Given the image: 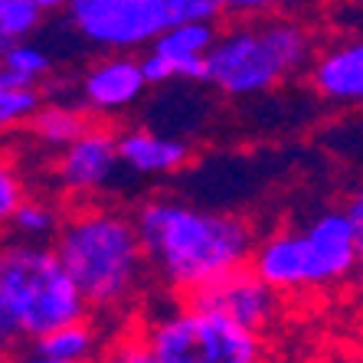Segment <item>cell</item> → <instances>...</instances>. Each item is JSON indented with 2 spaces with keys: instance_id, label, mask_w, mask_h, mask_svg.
<instances>
[{
  "instance_id": "obj_1",
  "label": "cell",
  "mask_w": 363,
  "mask_h": 363,
  "mask_svg": "<svg viewBox=\"0 0 363 363\" xmlns=\"http://www.w3.org/2000/svg\"><path fill=\"white\" fill-rule=\"evenodd\" d=\"M135 223L154 281L174 298H190L210 281L245 269L259 242L245 216L184 196H147L135 206Z\"/></svg>"
},
{
  "instance_id": "obj_2",
  "label": "cell",
  "mask_w": 363,
  "mask_h": 363,
  "mask_svg": "<svg viewBox=\"0 0 363 363\" xmlns=\"http://www.w3.org/2000/svg\"><path fill=\"white\" fill-rule=\"evenodd\" d=\"M52 245L92 311H125L154 279L135 213L101 200L76 203Z\"/></svg>"
},
{
  "instance_id": "obj_3",
  "label": "cell",
  "mask_w": 363,
  "mask_h": 363,
  "mask_svg": "<svg viewBox=\"0 0 363 363\" xmlns=\"http://www.w3.org/2000/svg\"><path fill=\"white\" fill-rule=\"evenodd\" d=\"M318 56V36L304 20L288 13L233 20L206 52L203 85L223 99H255L308 76Z\"/></svg>"
},
{
  "instance_id": "obj_4",
  "label": "cell",
  "mask_w": 363,
  "mask_h": 363,
  "mask_svg": "<svg viewBox=\"0 0 363 363\" xmlns=\"http://www.w3.org/2000/svg\"><path fill=\"white\" fill-rule=\"evenodd\" d=\"M249 265L281 295H308L360 275L363 255L347 210L328 206L311 220L265 233Z\"/></svg>"
},
{
  "instance_id": "obj_5",
  "label": "cell",
  "mask_w": 363,
  "mask_h": 363,
  "mask_svg": "<svg viewBox=\"0 0 363 363\" xmlns=\"http://www.w3.org/2000/svg\"><path fill=\"white\" fill-rule=\"evenodd\" d=\"M0 295L20 318L30 344L62 324L92 314L52 242L20 239L0 245Z\"/></svg>"
},
{
  "instance_id": "obj_6",
  "label": "cell",
  "mask_w": 363,
  "mask_h": 363,
  "mask_svg": "<svg viewBox=\"0 0 363 363\" xmlns=\"http://www.w3.org/2000/svg\"><path fill=\"white\" fill-rule=\"evenodd\" d=\"M141 337L167 363H265V334L236 324L226 314L190 298L154 308L135 324Z\"/></svg>"
},
{
  "instance_id": "obj_7",
  "label": "cell",
  "mask_w": 363,
  "mask_h": 363,
  "mask_svg": "<svg viewBox=\"0 0 363 363\" xmlns=\"http://www.w3.org/2000/svg\"><path fill=\"white\" fill-rule=\"evenodd\" d=\"M213 0H72V33L99 52H144L157 36L190 20H216Z\"/></svg>"
},
{
  "instance_id": "obj_8",
  "label": "cell",
  "mask_w": 363,
  "mask_h": 363,
  "mask_svg": "<svg viewBox=\"0 0 363 363\" xmlns=\"http://www.w3.org/2000/svg\"><path fill=\"white\" fill-rule=\"evenodd\" d=\"M121 170L125 167H121L118 157V128L95 121L85 135H79L62 151H56L52 180H56V190L66 200L85 203V200H99L115 184Z\"/></svg>"
},
{
  "instance_id": "obj_9",
  "label": "cell",
  "mask_w": 363,
  "mask_h": 363,
  "mask_svg": "<svg viewBox=\"0 0 363 363\" xmlns=\"http://www.w3.org/2000/svg\"><path fill=\"white\" fill-rule=\"evenodd\" d=\"M79 105L95 121H108L128 115L144 92L151 89V79L144 72L141 56L135 52H105L82 69L79 76Z\"/></svg>"
},
{
  "instance_id": "obj_10",
  "label": "cell",
  "mask_w": 363,
  "mask_h": 363,
  "mask_svg": "<svg viewBox=\"0 0 363 363\" xmlns=\"http://www.w3.org/2000/svg\"><path fill=\"white\" fill-rule=\"evenodd\" d=\"M190 301L226 314L236 324H242L249 330H259V334H269L279 324L281 311H285V295L275 291L262 275H255L252 265L210 281L196 295H190Z\"/></svg>"
},
{
  "instance_id": "obj_11",
  "label": "cell",
  "mask_w": 363,
  "mask_h": 363,
  "mask_svg": "<svg viewBox=\"0 0 363 363\" xmlns=\"http://www.w3.org/2000/svg\"><path fill=\"white\" fill-rule=\"evenodd\" d=\"M216 33H220L216 20H190V23H180L164 36H157L141 56L151 85L203 82L206 52L213 50Z\"/></svg>"
},
{
  "instance_id": "obj_12",
  "label": "cell",
  "mask_w": 363,
  "mask_h": 363,
  "mask_svg": "<svg viewBox=\"0 0 363 363\" xmlns=\"http://www.w3.org/2000/svg\"><path fill=\"white\" fill-rule=\"evenodd\" d=\"M308 82L314 95L330 105H363V36L337 40L318 50L308 69Z\"/></svg>"
},
{
  "instance_id": "obj_13",
  "label": "cell",
  "mask_w": 363,
  "mask_h": 363,
  "mask_svg": "<svg viewBox=\"0 0 363 363\" xmlns=\"http://www.w3.org/2000/svg\"><path fill=\"white\" fill-rule=\"evenodd\" d=\"M118 157L121 167L135 177H170L190 164L194 151L180 138H170L144 125H131L118 128Z\"/></svg>"
},
{
  "instance_id": "obj_14",
  "label": "cell",
  "mask_w": 363,
  "mask_h": 363,
  "mask_svg": "<svg viewBox=\"0 0 363 363\" xmlns=\"http://www.w3.org/2000/svg\"><path fill=\"white\" fill-rule=\"evenodd\" d=\"M105 344H108L105 330L95 324L92 314H85L79 321H69L62 328L36 337L30 347L62 363H95L101 357V350H105Z\"/></svg>"
},
{
  "instance_id": "obj_15",
  "label": "cell",
  "mask_w": 363,
  "mask_h": 363,
  "mask_svg": "<svg viewBox=\"0 0 363 363\" xmlns=\"http://www.w3.org/2000/svg\"><path fill=\"white\" fill-rule=\"evenodd\" d=\"M95 125V118L82 105H66V101H50L33 111V118L26 121V131L40 147L50 151H62L66 144H72L79 135H85Z\"/></svg>"
},
{
  "instance_id": "obj_16",
  "label": "cell",
  "mask_w": 363,
  "mask_h": 363,
  "mask_svg": "<svg viewBox=\"0 0 363 363\" xmlns=\"http://www.w3.org/2000/svg\"><path fill=\"white\" fill-rule=\"evenodd\" d=\"M52 56L46 46L33 40L13 43L7 50H0V85L10 89H36L43 79L50 76Z\"/></svg>"
},
{
  "instance_id": "obj_17",
  "label": "cell",
  "mask_w": 363,
  "mask_h": 363,
  "mask_svg": "<svg viewBox=\"0 0 363 363\" xmlns=\"http://www.w3.org/2000/svg\"><path fill=\"white\" fill-rule=\"evenodd\" d=\"M62 220H66V213H62V206L56 200L26 196V200L20 203V210L13 213L10 229H13L20 239H26V242H52V239L60 236Z\"/></svg>"
},
{
  "instance_id": "obj_18",
  "label": "cell",
  "mask_w": 363,
  "mask_h": 363,
  "mask_svg": "<svg viewBox=\"0 0 363 363\" xmlns=\"http://www.w3.org/2000/svg\"><path fill=\"white\" fill-rule=\"evenodd\" d=\"M43 17H46V10L30 0H0V50L33 40L36 30L43 26Z\"/></svg>"
},
{
  "instance_id": "obj_19",
  "label": "cell",
  "mask_w": 363,
  "mask_h": 363,
  "mask_svg": "<svg viewBox=\"0 0 363 363\" xmlns=\"http://www.w3.org/2000/svg\"><path fill=\"white\" fill-rule=\"evenodd\" d=\"M95 363H167V360L141 337V330L131 328L121 330L118 337H111Z\"/></svg>"
},
{
  "instance_id": "obj_20",
  "label": "cell",
  "mask_w": 363,
  "mask_h": 363,
  "mask_svg": "<svg viewBox=\"0 0 363 363\" xmlns=\"http://www.w3.org/2000/svg\"><path fill=\"white\" fill-rule=\"evenodd\" d=\"M40 105H43V95L36 92V89H10V85H0V131H4V128L26 125Z\"/></svg>"
},
{
  "instance_id": "obj_21",
  "label": "cell",
  "mask_w": 363,
  "mask_h": 363,
  "mask_svg": "<svg viewBox=\"0 0 363 363\" xmlns=\"http://www.w3.org/2000/svg\"><path fill=\"white\" fill-rule=\"evenodd\" d=\"M220 17L233 20H249V17H269V13H285V10L298 7L301 0H213Z\"/></svg>"
},
{
  "instance_id": "obj_22",
  "label": "cell",
  "mask_w": 363,
  "mask_h": 363,
  "mask_svg": "<svg viewBox=\"0 0 363 363\" xmlns=\"http://www.w3.org/2000/svg\"><path fill=\"white\" fill-rule=\"evenodd\" d=\"M26 184L20 177V170L13 164L0 161V226H10L13 213L20 210V203L26 200Z\"/></svg>"
},
{
  "instance_id": "obj_23",
  "label": "cell",
  "mask_w": 363,
  "mask_h": 363,
  "mask_svg": "<svg viewBox=\"0 0 363 363\" xmlns=\"http://www.w3.org/2000/svg\"><path fill=\"white\" fill-rule=\"evenodd\" d=\"M26 340L23 328H20V318L13 314L10 301L0 295V360H7V357L20 354V344Z\"/></svg>"
},
{
  "instance_id": "obj_24",
  "label": "cell",
  "mask_w": 363,
  "mask_h": 363,
  "mask_svg": "<svg viewBox=\"0 0 363 363\" xmlns=\"http://www.w3.org/2000/svg\"><path fill=\"white\" fill-rule=\"evenodd\" d=\"M344 210L357 229V242H360V255H363V184L350 190V196L344 200Z\"/></svg>"
},
{
  "instance_id": "obj_25",
  "label": "cell",
  "mask_w": 363,
  "mask_h": 363,
  "mask_svg": "<svg viewBox=\"0 0 363 363\" xmlns=\"http://www.w3.org/2000/svg\"><path fill=\"white\" fill-rule=\"evenodd\" d=\"M0 363H62V360H52V357H46V354H40V350L30 347V354H13V357H7V360H0Z\"/></svg>"
},
{
  "instance_id": "obj_26",
  "label": "cell",
  "mask_w": 363,
  "mask_h": 363,
  "mask_svg": "<svg viewBox=\"0 0 363 363\" xmlns=\"http://www.w3.org/2000/svg\"><path fill=\"white\" fill-rule=\"evenodd\" d=\"M30 4H36V7H43L46 13H56V10H66L72 0H30Z\"/></svg>"
},
{
  "instance_id": "obj_27",
  "label": "cell",
  "mask_w": 363,
  "mask_h": 363,
  "mask_svg": "<svg viewBox=\"0 0 363 363\" xmlns=\"http://www.w3.org/2000/svg\"><path fill=\"white\" fill-rule=\"evenodd\" d=\"M360 295H363V272H360Z\"/></svg>"
}]
</instances>
